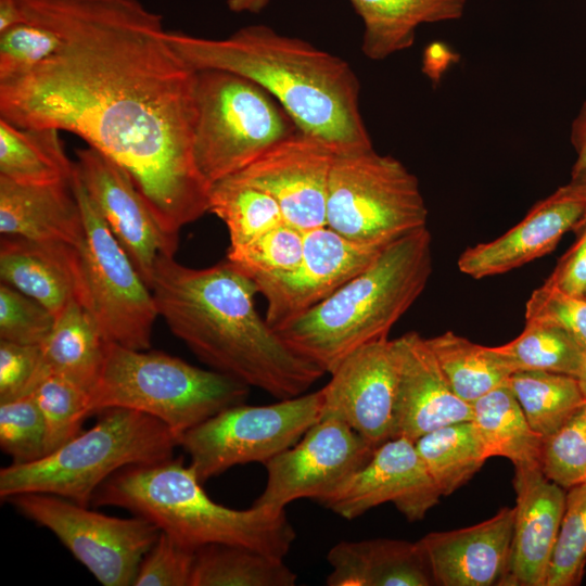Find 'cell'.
<instances>
[{
	"mask_svg": "<svg viewBox=\"0 0 586 586\" xmlns=\"http://www.w3.org/2000/svg\"><path fill=\"white\" fill-rule=\"evenodd\" d=\"M193 157L209 187L300 131L255 81L224 69L195 71Z\"/></svg>",
	"mask_w": 586,
	"mask_h": 586,
	"instance_id": "obj_8",
	"label": "cell"
},
{
	"mask_svg": "<svg viewBox=\"0 0 586 586\" xmlns=\"http://www.w3.org/2000/svg\"><path fill=\"white\" fill-rule=\"evenodd\" d=\"M91 504L126 509L192 550L222 544L284 559L296 536L284 510H237L213 501L182 457L120 469Z\"/></svg>",
	"mask_w": 586,
	"mask_h": 586,
	"instance_id": "obj_4",
	"label": "cell"
},
{
	"mask_svg": "<svg viewBox=\"0 0 586 586\" xmlns=\"http://www.w3.org/2000/svg\"><path fill=\"white\" fill-rule=\"evenodd\" d=\"M571 181L574 182L578 187V189L581 190L582 194L584 195L585 202H586V173H584V174H582L579 176L571 178ZM583 222H586V204H585V212H584L583 218L581 219L578 225H581Z\"/></svg>",
	"mask_w": 586,
	"mask_h": 586,
	"instance_id": "obj_50",
	"label": "cell"
},
{
	"mask_svg": "<svg viewBox=\"0 0 586 586\" xmlns=\"http://www.w3.org/2000/svg\"><path fill=\"white\" fill-rule=\"evenodd\" d=\"M245 383L157 351L106 342L99 378L89 391L88 413L110 408L141 411L180 437L219 411L244 403Z\"/></svg>",
	"mask_w": 586,
	"mask_h": 586,
	"instance_id": "obj_7",
	"label": "cell"
},
{
	"mask_svg": "<svg viewBox=\"0 0 586 586\" xmlns=\"http://www.w3.org/2000/svg\"><path fill=\"white\" fill-rule=\"evenodd\" d=\"M44 377L39 345L0 340V403L30 395Z\"/></svg>",
	"mask_w": 586,
	"mask_h": 586,
	"instance_id": "obj_45",
	"label": "cell"
},
{
	"mask_svg": "<svg viewBox=\"0 0 586 586\" xmlns=\"http://www.w3.org/2000/svg\"><path fill=\"white\" fill-rule=\"evenodd\" d=\"M576 379L586 399V351Z\"/></svg>",
	"mask_w": 586,
	"mask_h": 586,
	"instance_id": "obj_51",
	"label": "cell"
},
{
	"mask_svg": "<svg viewBox=\"0 0 586 586\" xmlns=\"http://www.w3.org/2000/svg\"><path fill=\"white\" fill-rule=\"evenodd\" d=\"M397 358L393 437L416 442L422 435L460 421H472L471 404L451 388L426 339L408 332L393 340Z\"/></svg>",
	"mask_w": 586,
	"mask_h": 586,
	"instance_id": "obj_20",
	"label": "cell"
},
{
	"mask_svg": "<svg viewBox=\"0 0 586 586\" xmlns=\"http://www.w3.org/2000/svg\"><path fill=\"white\" fill-rule=\"evenodd\" d=\"M441 496L415 442L397 436L379 445L366 464L319 504L353 520L377 506L392 502L409 522H417Z\"/></svg>",
	"mask_w": 586,
	"mask_h": 586,
	"instance_id": "obj_15",
	"label": "cell"
},
{
	"mask_svg": "<svg viewBox=\"0 0 586 586\" xmlns=\"http://www.w3.org/2000/svg\"><path fill=\"white\" fill-rule=\"evenodd\" d=\"M0 446L12 463L33 462L47 455L46 423L31 394L0 403Z\"/></svg>",
	"mask_w": 586,
	"mask_h": 586,
	"instance_id": "obj_40",
	"label": "cell"
},
{
	"mask_svg": "<svg viewBox=\"0 0 586 586\" xmlns=\"http://www.w3.org/2000/svg\"><path fill=\"white\" fill-rule=\"evenodd\" d=\"M334 156L323 142L298 131L232 176L271 195L285 222L306 232L326 226Z\"/></svg>",
	"mask_w": 586,
	"mask_h": 586,
	"instance_id": "obj_18",
	"label": "cell"
},
{
	"mask_svg": "<svg viewBox=\"0 0 586 586\" xmlns=\"http://www.w3.org/2000/svg\"><path fill=\"white\" fill-rule=\"evenodd\" d=\"M296 578L283 559L211 544L195 550L190 586H293Z\"/></svg>",
	"mask_w": 586,
	"mask_h": 586,
	"instance_id": "obj_32",
	"label": "cell"
},
{
	"mask_svg": "<svg viewBox=\"0 0 586 586\" xmlns=\"http://www.w3.org/2000/svg\"><path fill=\"white\" fill-rule=\"evenodd\" d=\"M418 178L397 158L374 149L334 156L326 226L360 244L386 246L426 227Z\"/></svg>",
	"mask_w": 586,
	"mask_h": 586,
	"instance_id": "obj_9",
	"label": "cell"
},
{
	"mask_svg": "<svg viewBox=\"0 0 586 586\" xmlns=\"http://www.w3.org/2000/svg\"><path fill=\"white\" fill-rule=\"evenodd\" d=\"M25 22L20 0H0V34Z\"/></svg>",
	"mask_w": 586,
	"mask_h": 586,
	"instance_id": "obj_48",
	"label": "cell"
},
{
	"mask_svg": "<svg viewBox=\"0 0 586 586\" xmlns=\"http://www.w3.org/2000/svg\"><path fill=\"white\" fill-rule=\"evenodd\" d=\"M105 344L92 315L81 303L72 301L55 317L40 345L43 371L65 377L89 392L99 378Z\"/></svg>",
	"mask_w": 586,
	"mask_h": 586,
	"instance_id": "obj_27",
	"label": "cell"
},
{
	"mask_svg": "<svg viewBox=\"0 0 586 586\" xmlns=\"http://www.w3.org/2000/svg\"><path fill=\"white\" fill-rule=\"evenodd\" d=\"M433 270L426 227L387 244L329 297L278 330L298 354L331 373L357 348L387 337L423 292Z\"/></svg>",
	"mask_w": 586,
	"mask_h": 586,
	"instance_id": "obj_5",
	"label": "cell"
},
{
	"mask_svg": "<svg viewBox=\"0 0 586 586\" xmlns=\"http://www.w3.org/2000/svg\"><path fill=\"white\" fill-rule=\"evenodd\" d=\"M586 565V482L569 489L545 586H576Z\"/></svg>",
	"mask_w": 586,
	"mask_h": 586,
	"instance_id": "obj_38",
	"label": "cell"
},
{
	"mask_svg": "<svg viewBox=\"0 0 586 586\" xmlns=\"http://www.w3.org/2000/svg\"><path fill=\"white\" fill-rule=\"evenodd\" d=\"M7 501L51 531L104 586L132 585L142 558L161 532L144 518L111 517L49 494L23 493Z\"/></svg>",
	"mask_w": 586,
	"mask_h": 586,
	"instance_id": "obj_12",
	"label": "cell"
},
{
	"mask_svg": "<svg viewBox=\"0 0 586 586\" xmlns=\"http://www.w3.org/2000/svg\"><path fill=\"white\" fill-rule=\"evenodd\" d=\"M321 388L323 418L337 419L378 447L393 436L397 358L393 340L368 343L344 358Z\"/></svg>",
	"mask_w": 586,
	"mask_h": 586,
	"instance_id": "obj_17",
	"label": "cell"
},
{
	"mask_svg": "<svg viewBox=\"0 0 586 586\" xmlns=\"http://www.w3.org/2000/svg\"><path fill=\"white\" fill-rule=\"evenodd\" d=\"M304 235L282 224L249 243L229 246L227 260L252 281L288 273L302 259Z\"/></svg>",
	"mask_w": 586,
	"mask_h": 586,
	"instance_id": "obj_36",
	"label": "cell"
},
{
	"mask_svg": "<svg viewBox=\"0 0 586 586\" xmlns=\"http://www.w3.org/2000/svg\"><path fill=\"white\" fill-rule=\"evenodd\" d=\"M514 507L472 526L432 532L418 540L440 586L502 585L507 578Z\"/></svg>",
	"mask_w": 586,
	"mask_h": 586,
	"instance_id": "obj_21",
	"label": "cell"
},
{
	"mask_svg": "<svg viewBox=\"0 0 586 586\" xmlns=\"http://www.w3.org/2000/svg\"><path fill=\"white\" fill-rule=\"evenodd\" d=\"M208 212L226 225L230 246L249 243L286 224L279 204L271 195L234 176L209 187Z\"/></svg>",
	"mask_w": 586,
	"mask_h": 586,
	"instance_id": "obj_34",
	"label": "cell"
},
{
	"mask_svg": "<svg viewBox=\"0 0 586 586\" xmlns=\"http://www.w3.org/2000/svg\"><path fill=\"white\" fill-rule=\"evenodd\" d=\"M364 23L362 53L381 61L409 49L423 24L459 20L468 0H348Z\"/></svg>",
	"mask_w": 586,
	"mask_h": 586,
	"instance_id": "obj_26",
	"label": "cell"
},
{
	"mask_svg": "<svg viewBox=\"0 0 586 586\" xmlns=\"http://www.w3.org/2000/svg\"><path fill=\"white\" fill-rule=\"evenodd\" d=\"M415 444L442 496L468 483L491 458L473 421L444 425L422 435Z\"/></svg>",
	"mask_w": 586,
	"mask_h": 586,
	"instance_id": "obj_30",
	"label": "cell"
},
{
	"mask_svg": "<svg viewBox=\"0 0 586 586\" xmlns=\"http://www.w3.org/2000/svg\"><path fill=\"white\" fill-rule=\"evenodd\" d=\"M269 0H227L228 9L233 13H259Z\"/></svg>",
	"mask_w": 586,
	"mask_h": 586,
	"instance_id": "obj_49",
	"label": "cell"
},
{
	"mask_svg": "<svg viewBox=\"0 0 586 586\" xmlns=\"http://www.w3.org/2000/svg\"><path fill=\"white\" fill-rule=\"evenodd\" d=\"M507 385L543 438L552 434L586 399L575 377L538 370L513 372Z\"/></svg>",
	"mask_w": 586,
	"mask_h": 586,
	"instance_id": "obj_33",
	"label": "cell"
},
{
	"mask_svg": "<svg viewBox=\"0 0 586 586\" xmlns=\"http://www.w3.org/2000/svg\"><path fill=\"white\" fill-rule=\"evenodd\" d=\"M76 156L84 187L150 288L157 259L174 256L179 238L163 230L123 167L90 146L77 150Z\"/></svg>",
	"mask_w": 586,
	"mask_h": 586,
	"instance_id": "obj_16",
	"label": "cell"
},
{
	"mask_svg": "<svg viewBox=\"0 0 586 586\" xmlns=\"http://www.w3.org/2000/svg\"><path fill=\"white\" fill-rule=\"evenodd\" d=\"M426 343L454 392L469 404L507 384L513 373L494 346L476 344L453 331L426 339Z\"/></svg>",
	"mask_w": 586,
	"mask_h": 586,
	"instance_id": "obj_31",
	"label": "cell"
},
{
	"mask_svg": "<svg viewBox=\"0 0 586 586\" xmlns=\"http://www.w3.org/2000/svg\"><path fill=\"white\" fill-rule=\"evenodd\" d=\"M0 277L54 317L72 301L84 305L80 254L73 245L1 235Z\"/></svg>",
	"mask_w": 586,
	"mask_h": 586,
	"instance_id": "obj_23",
	"label": "cell"
},
{
	"mask_svg": "<svg viewBox=\"0 0 586 586\" xmlns=\"http://www.w3.org/2000/svg\"><path fill=\"white\" fill-rule=\"evenodd\" d=\"M576 241L561 256L546 283L572 295L583 296L586 291V222L574 230Z\"/></svg>",
	"mask_w": 586,
	"mask_h": 586,
	"instance_id": "obj_46",
	"label": "cell"
},
{
	"mask_svg": "<svg viewBox=\"0 0 586 586\" xmlns=\"http://www.w3.org/2000/svg\"><path fill=\"white\" fill-rule=\"evenodd\" d=\"M60 43L55 33L28 21L0 34V84L33 71L49 59Z\"/></svg>",
	"mask_w": 586,
	"mask_h": 586,
	"instance_id": "obj_41",
	"label": "cell"
},
{
	"mask_svg": "<svg viewBox=\"0 0 586 586\" xmlns=\"http://www.w3.org/2000/svg\"><path fill=\"white\" fill-rule=\"evenodd\" d=\"M46 423L47 454L81 432L89 392L59 374L46 375L31 393Z\"/></svg>",
	"mask_w": 586,
	"mask_h": 586,
	"instance_id": "obj_37",
	"label": "cell"
},
{
	"mask_svg": "<svg viewBox=\"0 0 586 586\" xmlns=\"http://www.w3.org/2000/svg\"><path fill=\"white\" fill-rule=\"evenodd\" d=\"M72 162L53 128L21 127L0 117V177L23 184L72 180Z\"/></svg>",
	"mask_w": 586,
	"mask_h": 586,
	"instance_id": "obj_28",
	"label": "cell"
},
{
	"mask_svg": "<svg viewBox=\"0 0 586 586\" xmlns=\"http://www.w3.org/2000/svg\"><path fill=\"white\" fill-rule=\"evenodd\" d=\"M72 186L85 226L79 247L84 306L106 342L149 349L158 316L152 291L110 230L75 168Z\"/></svg>",
	"mask_w": 586,
	"mask_h": 586,
	"instance_id": "obj_10",
	"label": "cell"
},
{
	"mask_svg": "<svg viewBox=\"0 0 586 586\" xmlns=\"http://www.w3.org/2000/svg\"><path fill=\"white\" fill-rule=\"evenodd\" d=\"M571 144L576 158L571 170V178L586 173V100L571 124Z\"/></svg>",
	"mask_w": 586,
	"mask_h": 586,
	"instance_id": "obj_47",
	"label": "cell"
},
{
	"mask_svg": "<svg viewBox=\"0 0 586 586\" xmlns=\"http://www.w3.org/2000/svg\"><path fill=\"white\" fill-rule=\"evenodd\" d=\"M321 406V388L270 405L238 404L187 431L179 446L203 484L238 464H264L290 448L320 420Z\"/></svg>",
	"mask_w": 586,
	"mask_h": 586,
	"instance_id": "obj_11",
	"label": "cell"
},
{
	"mask_svg": "<svg viewBox=\"0 0 586 586\" xmlns=\"http://www.w3.org/2000/svg\"><path fill=\"white\" fill-rule=\"evenodd\" d=\"M471 406L472 421L491 457H505L513 466L539 464L544 438L533 431L507 384L489 391Z\"/></svg>",
	"mask_w": 586,
	"mask_h": 586,
	"instance_id": "obj_29",
	"label": "cell"
},
{
	"mask_svg": "<svg viewBox=\"0 0 586 586\" xmlns=\"http://www.w3.org/2000/svg\"><path fill=\"white\" fill-rule=\"evenodd\" d=\"M167 40L194 71H229L262 86L300 131L335 155L373 148L360 113V82L342 58L266 25L220 39L167 30Z\"/></svg>",
	"mask_w": 586,
	"mask_h": 586,
	"instance_id": "obj_3",
	"label": "cell"
},
{
	"mask_svg": "<svg viewBox=\"0 0 586 586\" xmlns=\"http://www.w3.org/2000/svg\"><path fill=\"white\" fill-rule=\"evenodd\" d=\"M583 296H584V297H586V291H585V293H584V295H583Z\"/></svg>",
	"mask_w": 586,
	"mask_h": 586,
	"instance_id": "obj_52",
	"label": "cell"
},
{
	"mask_svg": "<svg viewBox=\"0 0 586 586\" xmlns=\"http://www.w3.org/2000/svg\"><path fill=\"white\" fill-rule=\"evenodd\" d=\"M194 556L195 550L160 532L142 558L132 585L190 586Z\"/></svg>",
	"mask_w": 586,
	"mask_h": 586,
	"instance_id": "obj_44",
	"label": "cell"
},
{
	"mask_svg": "<svg viewBox=\"0 0 586 586\" xmlns=\"http://www.w3.org/2000/svg\"><path fill=\"white\" fill-rule=\"evenodd\" d=\"M513 486L517 505L505 586H545L566 494L539 464L514 466Z\"/></svg>",
	"mask_w": 586,
	"mask_h": 586,
	"instance_id": "obj_22",
	"label": "cell"
},
{
	"mask_svg": "<svg viewBox=\"0 0 586 586\" xmlns=\"http://www.w3.org/2000/svg\"><path fill=\"white\" fill-rule=\"evenodd\" d=\"M0 232L79 249L85 226L72 180L23 184L0 177Z\"/></svg>",
	"mask_w": 586,
	"mask_h": 586,
	"instance_id": "obj_24",
	"label": "cell"
},
{
	"mask_svg": "<svg viewBox=\"0 0 586 586\" xmlns=\"http://www.w3.org/2000/svg\"><path fill=\"white\" fill-rule=\"evenodd\" d=\"M525 320L557 326L586 351V297L568 294L544 282L525 304Z\"/></svg>",
	"mask_w": 586,
	"mask_h": 586,
	"instance_id": "obj_43",
	"label": "cell"
},
{
	"mask_svg": "<svg viewBox=\"0 0 586 586\" xmlns=\"http://www.w3.org/2000/svg\"><path fill=\"white\" fill-rule=\"evenodd\" d=\"M87 431L27 463L0 470V497L23 493L59 496L89 507L97 489L129 466L173 457L178 437L162 421L141 411L110 408Z\"/></svg>",
	"mask_w": 586,
	"mask_h": 586,
	"instance_id": "obj_6",
	"label": "cell"
},
{
	"mask_svg": "<svg viewBox=\"0 0 586 586\" xmlns=\"http://www.w3.org/2000/svg\"><path fill=\"white\" fill-rule=\"evenodd\" d=\"M375 448L346 423L320 419L296 444L264 463L265 488L252 506L284 510L302 498L319 502L366 464Z\"/></svg>",
	"mask_w": 586,
	"mask_h": 586,
	"instance_id": "obj_13",
	"label": "cell"
},
{
	"mask_svg": "<svg viewBox=\"0 0 586 586\" xmlns=\"http://www.w3.org/2000/svg\"><path fill=\"white\" fill-rule=\"evenodd\" d=\"M513 372L538 370L577 377L585 349L561 328L526 321L512 341L494 346Z\"/></svg>",
	"mask_w": 586,
	"mask_h": 586,
	"instance_id": "obj_35",
	"label": "cell"
},
{
	"mask_svg": "<svg viewBox=\"0 0 586 586\" xmlns=\"http://www.w3.org/2000/svg\"><path fill=\"white\" fill-rule=\"evenodd\" d=\"M328 586L434 585L425 556L417 543L392 538L342 540L328 552Z\"/></svg>",
	"mask_w": 586,
	"mask_h": 586,
	"instance_id": "obj_25",
	"label": "cell"
},
{
	"mask_svg": "<svg viewBox=\"0 0 586 586\" xmlns=\"http://www.w3.org/2000/svg\"><path fill=\"white\" fill-rule=\"evenodd\" d=\"M585 204L581 190L570 180L535 203L520 222L500 237L463 251L457 263L459 270L482 279L508 272L550 253L578 225Z\"/></svg>",
	"mask_w": 586,
	"mask_h": 586,
	"instance_id": "obj_19",
	"label": "cell"
},
{
	"mask_svg": "<svg viewBox=\"0 0 586 586\" xmlns=\"http://www.w3.org/2000/svg\"><path fill=\"white\" fill-rule=\"evenodd\" d=\"M54 320L44 306L1 282L0 340L40 346L49 336Z\"/></svg>",
	"mask_w": 586,
	"mask_h": 586,
	"instance_id": "obj_42",
	"label": "cell"
},
{
	"mask_svg": "<svg viewBox=\"0 0 586 586\" xmlns=\"http://www.w3.org/2000/svg\"><path fill=\"white\" fill-rule=\"evenodd\" d=\"M59 49L0 84V117L80 137L123 167L163 230L179 238L208 212L193 157L195 71L171 48L161 14L139 0H20Z\"/></svg>",
	"mask_w": 586,
	"mask_h": 586,
	"instance_id": "obj_1",
	"label": "cell"
},
{
	"mask_svg": "<svg viewBox=\"0 0 586 586\" xmlns=\"http://www.w3.org/2000/svg\"><path fill=\"white\" fill-rule=\"evenodd\" d=\"M384 247L353 242L327 226L306 231L294 270L253 281L267 302V322L278 331L369 267Z\"/></svg>",
	"mask_w": 586,
	"mask_h": 586,
	"instance_id": "obj_14",
	"label": "cell"
},
{
	"mask_svg": "<svg viewBox=\"0 0 586 586\" xmlns=\"http://www.w3.org/2000/svg\"><path fill=\"white\" fill-rule=\"evenodd\" d=\"M539 466L547 479L563 488L586 482V402L543 440Z\"/></svg>",
	"mask_w": 586,
	"mask_h": 586,
	"instance_id": "obj_39",
	"label": "cell"
},
{
	"mask_svg": "<svg viewBox=\"0 0 586 586\" xmlns=\"http://www.w3.org/2000/svg\"><path fill=\"white\" fill-rule=\"evenodd\" d=\"M150 289L158 316L200 360L250 387L286 399L326 373L260 317L255 283L228 260L195 269L163 255Z\"/></svg>",
	"mask_w": 586,
	"mask_h": 586,
	"instance_id": "obj_2",
	"label": "cell"
}]
</instances>
